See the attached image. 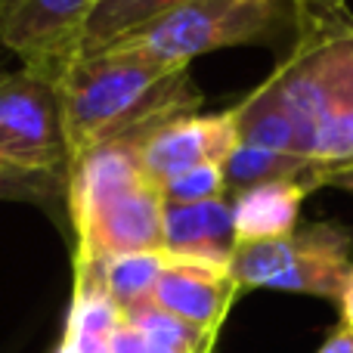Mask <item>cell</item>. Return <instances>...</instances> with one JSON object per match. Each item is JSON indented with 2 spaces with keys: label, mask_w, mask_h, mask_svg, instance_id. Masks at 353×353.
<instances>
[{
  "label": "cell",
  "mask_w": 353,
  "mask_h": 353,
  "mask_svg": "<svg viewBox=\"0 0 353 353\" xmlns=\"http://www.w3.org/2000/svg\"><path fill=\"white\" fill-rule=\"evenodd\" d=\"M19 3H22V0H0V19H3L10 10H16Z\"/></svg>",
  "instance_id": "23"
},
{
  "label": "cell",
  "mask_w": 353,
  "mask_h": 353,
  "mask_svg": "<svg viewBox=\"0 0 353 353\" xmlns=\"http://www.w3.org/2000/svg\"><path fill=\"white\" fill-rule=\"evenodd\" d=\"M304 10L307 19H325V16H338L347 12V0H294Z\"/></svg>",
  "instance_id": "19"
},
{
  "label": "cell",
  "mask_w": 353,
  "mask_h": 353,
  "mask_svg": "<svg viewBox=\"0 0 353 353\" xmlns=\"http://www.w3.org/2000/svg\"><path fill=\"white\" fill-rule=\"evenodd\" d=\"M168 205H201L214 199H230L226 195V171L223 165H195L174 174L161 183Z\"/></svg>",
  "instance_id": "17"
},
{
  "label": "cell",
  "mask_w": 353,
  "mask_h": 353,
  "mask_svg": "<svg viewBox=\"0 0 353 353\" xmlns=\"http://www.w3.org/2000/svg\"><path fill=\"white\" fill-rule=\"evenodd\" d=\"M236 294L239 285L232 282L230 263L168 254V263L161 270L149 304L183 319L186 325L205 332V335L217 338L232 310Z\"/></svg>",
  "instance_id": "9"
},
{
  "label": "cell",
  "mask_w": 353,
  "mask_h": 353,
  "mask_svg": "<svg viewBox=\"0 0 353 353\" xmlns=\"http://www.w3.org/2000/svg\"><path fill=\"white\" fill-rule=\"evenodd\" d=\"M236 146V105L223 112H192V115L174 118V121L149 130L143 140H137L143 168L159 183L195 165H226Z\"/></svg>",
  "instance_id": "8"
},
{
  "label": "cell",
  "mask_w": 353,
  "mask_h": 353,
  "mask_svg": "<svg viewBox=\"0 0 353 353\" xmlns=\"http://www.w3.org/2000/svg\"><path fill=\"white\" fill-rule=\"evenodd\" d=\"M161 248L176 257H201V261L230 263L236 251L232 232V201L214 199L201 205H168Z\"/></svg>",
  "instance_id": "11"
},
{
  "label": "cell",
  "mask_w": 353,
  "mask_h": 353,
  "mask_svg": "<svg viewBox=\"0 0 353 353\" xmlns=\"http://www.w3.org/2000/svg\"><path fill=\"white\" fill-rule=\"evenodd\" d=\"M316 189L304 180H267L232 195V232L236 245L273 242L301 226V208Z\"/></svg>",
  "instance_id": "10"
},
{
  "label": "cell",
  "mask_w": 353,
  "mask_h": 353,
  "mask_svg": "<svg viewBox=\"0 0 353 353\" xmlns=\"http://www.w3.org/2000/svg\"><path fill=\"white\" fill-rule=\"evenodd\" d=\"M288 124L313 189L353 171V12L307 19L301 37L254 87Z\"/></svg>",
  "instance_id": "1"
},
{
  "label": "cell",
  "mask_w": 353,
  "mask_h": 353,
  "mask_svg": "<svg viewBox=\"0 0 353 353\" xmlns=\"http://www.w3.org/2000/svg\"><path fill=\"white\" fill-rule=\"evenodd\" d=\"M0 165L68 174L59 87L25 68L0 72Z\"/></svg>",
  "instance_id": "6"
},
{
  "label": "cell",
  "mask_w": 353,
  "mask_h": 353,
  "mask_svg": "<svg viewBox=\"0 0 353 353\" xmlns=\"http://www.w3.org/2000/svg\"><path fill=\"white\" fill-rule=\"evenodd\" d=\"M201 103L205 97L183 65H161L124 50L78 59L59 81L68 165L90 149L143 140L174 118L201 112Z\"/></svg>",
  "instance_id": "2"
},
{
  "label": "cell",
  "mask_w": 353,
  "mask_h": 353,
  "mask_svg": "<svg viewBox=\"0 0 353 353\" xmlns=\"http://www.w3.org/2000/svg\"><path fill=\"white\" fill-rule=\"evenodd\" d=\"M124 319H128L140 335H146L149 341L165 344V347H171L176 353H211L214 341H217V338L192 329V325H186L183 319H176L152 304L130 307V310H124Z\"/></svg>",
  "instance_id": "16"
},
{
  "label": "cell",
  "mask_w": 353,
  "mask_h": 353,
  "mask_svg": "<svg viewBox=\"0 0 353 353\" xmlns=\"http://www.w3.org/2000/svg\"><path fill=\"white\" fill-rule=\"evenodd\" d=\"M338 313H341V325L344 329H353V267L344 279V288L338 294Z\"/></svg>",
  "instance_id": "21"
},
{
  "label": "cell",
  "mask_w": 353,
  "mask_h": 353,
  "mask_svg": "<svg viewBox=\"0 0 353 353\" xmlns=\"http://www.w3.org/2000/svg\"><path fill=\"white\" fill-rule=\"evenodd\" d=\"M353 267V230L335 220L301 223L292 236L273 242L236 245L230 257V273L239 292L267 288V292L310 294L338 304Z\"/></svg>",
  "instance_id": "5"
},
{
  "label": "cell",
  "mask_w": 353,
  "mask_h": 353,
  "mask_svg": "<svg viewBox=\"0 0 353 353\" xmlns=\"http://www.w3.org/2000/svg\"><path fill=\"white\" fill-rule=\"evenodd\" d=\"M165 263H168L165 248H155V251H137V254H121V257H109L103 263H93V273H97L103 292L124 313L130 307L149 304Z\"/></svg>",
  "instance_id": "13"
},
{
  "label": "cell",
  "mask_w": 353,
  "mask_h": 353,
  "mask_svg": "<svg viewBox=\"0 0 353 353\" xmlns=\"http://www.w3.org/2000/svg\"><path fill=\"white\" fill-rule=\"evenodd\" d=\"M176 3H183V0H97V6L87 16L84 34H81L78 59L103 53L121 34L140 28L143 22H149Z\"/></svg>",
  "instance_id": "14"
},
{
  "label": "cell",
  "mask_w": 353,
  "mask_h": 353,
  "mask_svg": "<svg viewBox=\"0 0 353 353\" xmlns=\"http://www.w3.org/2000/svg\"><path fill=\"white\" fill-rule=\"evenodd\" d=\"M97 0H22L0 19V43L25 72L59 87L78 62L81 34Z\"/></svg>",
  "instance_id": "7"
},
{
  "label": "cell",
  "mask_w": 353,
  "mask_h": 353,
  "mask_svg": "<svg viewBox=\"0 0 353 353\" xmlns=\"http://www.w3.org/2000/svg\"><path fill=\"white\" fill-rule=\"evenodd\" d=\"M121 319V307L103 292L93 267H74L72 307L56 353H112V335Z\"/></svg>",
  "instance_id": "12"
},
{
  "label": "cell",
  "mask_w": 353,
  "mask_h": 353,
  "mask_svg": "<svg viewBox=\"0 0 353 353\" xmlns=\"http://www.w3.org/2000/svg\"><path fill=\"white\" fill-rule=\"evenodd\" d=\"M329 186H332V189H341V192H347V195H353V171H350V174L335 176V180H332Z\"/></svg>",
  "instance_id": "22"
},
{
  "label": "cell",
  "mask_w": 353,
  "mask_h": 353,
  "mask_svg": "<svg viewBox=\"0 0 353 353\" xmlns=\"http://www.w3.org/2000/svg\"><path fill=\"white\" fill-rule=\"evenodd\" d=\"M165 192L140 161L137 140L109 143L68 165L72 263L93 267L109 257L161 248Z\"/></svg>",
  "instance_id": "3"
},
{
  "label": "cell",
  "mask_w": 353,
  "mask_h": 353,
  "mask_svg": "<svg viewBox=\"0 0 353 353\" xmlns=\"http://www.w3.org/2000/svg\"><path fill=\"white\" fill-rule=\"evenodd\" d=\"M304 25L307 16L294 0H183L105 50L189 68L199 56L232 47H282L285 53Z\"/></svg>",
  "instance_id": "4"
},
{
  "label": "cell",
  "mask_w": 353,
  "mask_h": 353,
  "mask_svg": "<svg viewBox=\"0 0 353 353\" xmlns=\"http://www.w3.org/2000/svg\"><path fill=\"white\" fill-rule=\"evenodd\" d=\"M0 201L34 205L68 230V174L65 171H22L0 165Z\"/></svg>",
  "instance_id": "15"
},
{
  "label": "cell",
  "mask_w": 353,
  "mask_h": 353,
  "mask_svg": "<svg viewBox=\"0 0 353 353\" xmlns=\"http://www.w3.org/2000/svg\"><path fill=\"white\" fill-rule=\"evenodd\" d=\"M316 353H353V329L338 325V329L323 341V347H319Z\"/></svg>",
  "instance_id": "20"
},
{
  "label": "cell",
  "mask_w": 353,
  "mask_h": 353,
  "mask_svg": "<svg viewBox=\"0 0 353 353\" xmlns=\"http://www.w3.org/2000/svg\"><path fill=\"white\" fill-rule=\"evenodd\" d=\"M112 353H176V350L165 347V344L149 341V338L140 335L128 319H121L118 329H115V335H112Z\"/></svg>",
  "instance_id": "18"
}]
</instances>
